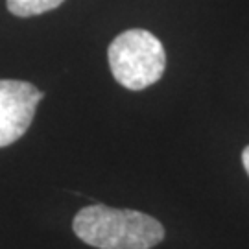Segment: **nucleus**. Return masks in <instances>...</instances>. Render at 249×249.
I'll return each mask as SVG.
<instances>
[{
    "label": "nucleus",
    "instance_id": "f257e3e1",
    "mask_svg": "<svg viewBox=\"0 0 249 249\" xmlns=\"http://www.w3.org/2000/svg\"><path fill=\"white\" fill-rule=\"evenodd\" d=\"M72 229L81 242L98 249H151L164 238V227L155 218L107 205L81 209Z\"/></svg>",
    "mask_w": 249,
    "mask_h": 249
},
{
    "label": "nucleus",
    "instance_id": "f03ea898",
    "mask_svg": "<svg viewBox=\"0 0 249 249\" xmlns=\"http://www.w3.org/2000/svg\"><path fill=\"white\" fill-rule=\"evenodd\" d=\"M107 57L115 80L129 90L153 85L166 69L162 43L146 30H127L115 37Z\"/></svg>",
    "mask_w": 249,
    "mask_h": 249
},
{
    "label": "nucleus",
    "instance_id": "7ed1b4c3",
    "mask_svg": "<svg viewBox=\"0 0 249 249\" xmlns=\"http://www.w3.org/2000/svg\"><path fill=\"white\" fill-rule=\"evenodd\" d=\"M43 96L45 92L30 81L0 80V148L26 133Z\"/></svg>",
    "mask_w": 249,
    "mask_h": 249
},
{
    "label": "nucleus",
    "instance_id": "20e7f679",
    "mask_svg": "<svg viewBox=\"0 0 249 249\" xmlns=\"http://www.w3.org/2000/svg\"><path fill=\"white\" fill-rule=\"evenodd\" d=\"M65 0H6L8 9L17 17H34L61 6Z\"/></svg>",
    "mask_w": 249,
    "mask_h": 249
},
{
    "label": "nucleus",
    "instance_id": "39448f33",
    "mask_svg": "<svg viewBox=\"0 0 249 249\" xmlns=\"http://www.w3.org/2000/svg\"><path fill=\"white\" fill-rule=\"evenodd\" d=\"M242 162H244V168H246V172H248V176H249V146L244 150V153H242Z\"/></svg>",
    "mask_w": 249,
    "mask_h": 249
}]
</instances>
